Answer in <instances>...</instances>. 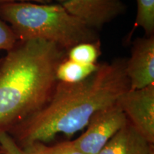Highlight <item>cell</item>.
<instances>
[{"mask_svg":"<svg viewBox=\"0 0 154 154\" xmlns=\"http://www.w3.org/2000/svg\"><path fill=\"white\" fill-rule=\"evenodd\" d=\"M152 149L151 144L127 121L99 154H148Z\"/></svg>","mask_w":154,"mask_h":154,"instance_id":"obj_8","label":"cell"},{"mask_svg":"<svg viewBox=\"0 0 154 154\" xmlns=\"http://www.w3.org/2000/svg\"><path fill=\"white\" fill-rule=\"evenodd\" d=\"M126 74L130 89L154 84V35L134 40L131 57L126 61Z\"/></svg>","mask_w":154,"mask_h":154,"instance_id":"obj_7","label":"cell"},{"mask_svg":"<svg viewBox=\"0 0 154 154\" xmlns=\"http://www.w3.org/2000/svg\"><path fill=\"white\" fill-rule=\"evenodd\" d=\"M99 64H82L69 60L66 57L57 66L56 76L58 82L75 84L91 76L98 69Z\"/></svg>","mask_w":154,"mask_h":154,"instance_id":"obj_9","label":"cell"},{"mask_svg":"<svg viewBox=\"0 0 154 154\" xmlns=\"http://www.w3.org/2000/svg\"><path fill=\"white\" fill-rule=\"evenodd\" d=\"M51 0H0V5H4V4L8 3H14V2H36V3H42L47 4L50 3Z\"/></svg>","mask_w":154,"mask_h":154,"instance_id":"obj_15","label":"cell"},{"mask_svg":"<svg viewBox=\"0 0 154 154\" xmlns=\"http://www.w3.org/2000/svg\"><path fill=\"white\" fill-rule=\"evenodd\" d=\"M0 154H4L3 151H2V149H1V147H0Z\"/></svg>","mask_w":154,"mask_h":154,"instance_id":"obj_17","label":"cell"},{"mask_svg":"<svg viewBox=\"0 0 154 154\" xmlns=\"http://www.w3.org/2000/svg\"><path fill=\"white\" fill-rule=\"evenodd\" d=\"M32 144H34L40 154H85L74 148L70 141L62 142L53 146L40 143Z\"/></svg>","mask_w":154,"mask_h":154,"instance_id":"obj_13","label":"cell"},{"mask_svg":"<svg viewBox=\"0 0 154 154\" xmlns=\"http://www.w3.org/2000/svg\"><path fill=\"white\" fill-rule=\"evenodd\" d=\"M70 14L99 32L126 11L122 0H56Z\"/></svg>","mask_w":154,"mask_h":154,"instance_id":"obj_6","label":"cell"},{"mask_svg":"<svg viewBox=\"0 0 154 154\" xmlns=\"http://www.w3.org/2000/svg\"><path fill=\"white\" fill-rule=\"evenodd\" d=\"M101 54L100 40L84 42L74 46L67 51V59L82 64H96Z\"/></svg>","mask_w":154,"mask_h":154,"instance_id":"obj_10","label":"cell"},{"mask_svg":"<svg viewBox=\"0 0 154 154\" xmlns=\"http://www.w3.org/2000/svg\"><path fill=\"white\" fill-rule=\"evenodd\" d=\"M126 61L118 58L99 63L96 72L82 82H58L49 101L9 131L14 140L22 146L45 144L57 134L71 137L84 129L96 113L115 104L130 89Z\"/></svg>","mask_w":154,"mask_h":154,"instance_id":"obj_1","label":"cell"},{"mask_svg":"<svg viewBox=\"0 0 154 154\" xmlns=\"http://www.w3.org/2000/svg\"><path fill=\"white\" fill-rule=\"evenodd\" d=\"M0 147L4 154H40L34 144L20 146L7 132H0Z\"/></svg>","mask_w":154,"mask_h":154,"instance_id":"obj_12","label":"cell"},{"mask_svg":"<svg viewBox=\"0 0 154 154\" xmlns=\"http://www.w3.org/2000/svg\"><path fill=\"white\" fill-rule=\"evenodd\" d=\"M127 121L125 113L116 103L96 113L86 126V131L70 142L84 153L99 154Z\"/></svg>","mask_w":154,"mask_h":154,"instance_id":"obj_4","label":"cell"},{"mask_svg":"<svg viewBox=\"0 0 154 154\" xmlns=\"http://www.w3.org/2000/svg\"><path fill=\"white\" fill-rule=\"evenodd\" d=\"M116 104L127 120L151 145L154 143V84L140 89H129Z\"/></svg>","mask_w":154,"mask_h":154,"instance_id":"obj_5","label":"cell"},{"mask_svg":"<svg viewBox=\"0 0 154 154\" xmlns=\"http://www.w3.org/2000/svg\"><path fill=\"white\" fill-rule=\"evenodd\" d=\"M148 154H154V153H153V149H152V150H151V151H150V152H149V153H148Z\"/></svg>","mask_w":154,"mask_h":154,"instance_id":"obj_16","label":"cell"},{"mask_svg":"<svg viewBox=\"0 0 154 154\" xmlns=\"http://www.w3.org/2000/svg\"><path fill=\"white\" fill-rule=\"evenodd\" d=\"M0 18L10 26L18 41L41 39L68 51L79 44L100 40L96 31L88 27L58 3L0 5Z\"/></svg>","mask_w":154,"mask_h":154,"instance_id":"obj_3","label":"cell"},{"mask_svg":"<svg viewBox=\"0 0 154 154\" xmlns=\"http://www.w3.org/2000/svg\"><path fill=\"white\" fill-rule=\"evenodd\" d=\"M137 4V13L134 28L131 32L129 38L134 31L140 27L145 32L146 36L154 35V0H136Z\"/></svg>","mask_w":154,"mask_h":154,"instance_id":"obj_11","label":"cell"},{"mask_svg":"<svg viewBox=\"0 0 154 154\" xmlns=\"http://www.w3.org/2000/svg\"><path fill=\"white\" fill-rule=\"evenodd\" d=\"M67 51L41 39L17 41L0 59V132H9L51 97Z\"/></svg>","mask_w":154,"mask_h":154,"instance_id":"obj_2","label":"cell"},{"mask_svg":"<svg viewBox=\"0 0 154 154\" xmlns=\"http://www.w3.org/2000/svg\"><path fill=\"white\" fill-rule=\"evenodd\" d=\"M17 41L10 26L0 18V51H9L14 47Z\"/></svg>","mask_w":154,"mask_h":154,"instance_id":"obj_14","label":"cell"}]
</instances>
